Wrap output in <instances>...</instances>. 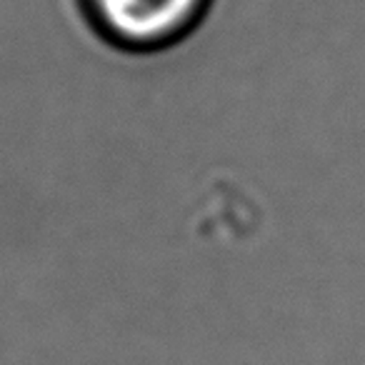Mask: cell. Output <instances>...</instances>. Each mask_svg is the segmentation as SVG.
Listing matches in <instances>:
<instances>
[{
  "instance_id": "6da1fadb",
  "label": "cell",
  "mask_w": 365,
  "mask_h": 365,
  "mask_svg": "<svg viewBox=\"0 0 365 365\" xmlns=\"http://www.w3.org/2000/svg\"><path fill=\"white\" fill-rule=\"evenodd\" d=\"M218 0H78L83 28L110 51L158 56L188 43Z\"/></svg>"
}]
</instances>
